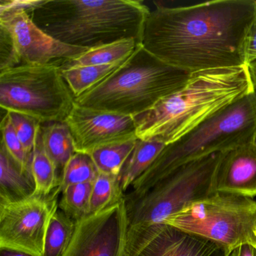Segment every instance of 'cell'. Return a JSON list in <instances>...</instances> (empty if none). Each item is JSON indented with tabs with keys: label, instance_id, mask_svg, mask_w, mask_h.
<instances>
[{
	"label": "cell",
	"instance_id": "cell-1",
	"mask_svg": "<svg viewBox=\"0 0 256 256\" xmlns=\"http://www.w3.org/2000/svg\"><path fill=\"white\" fill-rule=\"evenodd\" d=\"M256 0H216L187 6H157L140 44L175 68L193 73L244 66V46Z\"/></svg>",
	"mask_w": 256,
	"mask_h": 256
},
{
	"label": "cell",
	"instance_id": "cell-2",
	"mask_svg": "<svg viewBox=\"0 0 256 256\" xmlns=\"http://www.w3.org/2000/svg\"><path fill=\"white\" fill-rule=\"evenodd\" d=\"M254 90L247 66L193 73L180 90L133 116L136 136L170 144Z\"/></svg>",
	"mask_w": 256,
	"mask_h": 256
},
{
	"label": "cell",
	"instance_id": "cell-3",
	"mask_svg": "<svg viewBox=\"0 0 256 256\" xmlns=\"http://www.w3.org/2000/svg\"><path fill=\"white\" fill-rule=\"evenodd\" d=\"M150 13L139 0H46L30 16L55 40L90 50L125 40L140 44Z\"/></svg>",
	"mask_w": 256,
	"mask_h": 256
},
{
	"label": "cell",
	"instance_id": "cell-4",
	"mask_svg": "<svg viewBox=\"0 0 256 256\" xmlns=\"http://www.w3.org/2000/svg\"><path fill=\"white\" fill-rule=\"evenodd\" d=\"M256 131V90L166 145L150 167L132 184L126 200L143 196L182 164L252 144Z\"/></svg>",
	"mask_w": 256,
	"mask_h": 256
},
{
	"label": "cell",
	"instance_id": "cell-5",
	"mask_svg": "<svg viewBox=\"0 0 256 256\" xmlns=\"http://www.w3.org/2000/svg\"><path fill=\"white\" fill-rule=\"evenodd\" d=\"M192 74L166 64L138 44L118 70L76 98V104L134 116L180 90Z\"/></svg>",
	"mask_w": 256,
	"mask_h": 256
},
{
	"label": "cell",
	"instance_id": "cell-6",
	"mask_svg": "<svg viewBox=\"0 0 256 256\" xmlns=\"http://www.w3.org/2000/svg\"><path fill=\"white\" fill-rule=\"evenodd\" d=\"M0 106L41 124L65 122L76 98L59 64L20 65L0 72Z\"/></svg>",
	"mask_w": 256,
	"mask_h": 256
},
{
	"label": "cell",
	"instance_id": "cell-7",
	"mask_svg": "<svg viewBox=\"0 0 256 256\" xmlns=\"http://www.w3.org/2000/svg\"><path fill=\"white\" fill-rule=\"evenodd\" d=\"M224 152L180 166L146 193L126 200L130 227L161 223L191 204L216 193V173Z\"/></svg>",
	"mask_w": 256,
	"mask_h": 256
},
{
	"label": "cell",
	"instance_id": "cell-8",
	"mask_svg": "<svg viewBox=\"0 0 256 256\" xmlns=\"http://www.w3.org/2000/svg\"><path fill=\"white\" fill-rule=\"evenodd\" d=\"M162 223L221 242L233 250L244 244L256 246V200L216 192L198 200Z\"/></svg>",
	"mask_w": 256,
	"mask_h": 256
},
{
	"label": "cell",
	"instance_id": "cell-9",
	"mask_svg": "<svg viewBox=\"0 0 256 256\" xmlns=\"http://www.w3.org/2000/svg\"><path fill=\"white\" fill-rule=\"evenodd\" d=\"M60 188L49 196L34 194L14 203L0 204V248L42 256L49 222L59 206Z\"/></svg>",
	"mask_w": 256,
	"mask_h": 256
},
{
	"label": "cell",
	"instance_id": "cell-10",
	"mask_svg": "<svg viewBox=\"0 0 256 256\" xmlns=\"http://www.w3.org/2000/svg\"><path fill=\"white\" fill-rule=\"evenodd\" d=\"M128 223L125 199L76 222L64 256H128Z\"/></svg>",
	"mask_w": 256,
	"mask_h": 256
},
{
	"label": "cell",
	"instance_id": "cell-11",
	"mask_svg": "<svg viewBox=\"0 0 256 256\" xmlns=\"http://www.w3.org/2000/svg\"><path fill=\"white\" fill-rule=\"evenodd\" d=\"M128 250V256H229L232 248L161 222L130 227Z\"/></svg>",
	"mask_w": 256,
	"mask_h": 256
},
{
	"label": "cell",
	"instance_id": "cell-12",
	"mask_svg": "<svg viewBox=\"0 0 256 256\" xmlns=\"http://www.w3.org/2000/svg\"><path fill=\"white\" fill-rule=\"evenodd\" d=\"M0 26L12 40L22 65H46L72 60L88 49L68 46L40 29L24 10L0 13Z\"/></svg>",
	"mask_w": 256,
	"mask_h": 256
},
{
	"label": "cell",
	"instance_id": "cell-13",
	"mask_svg": "<svg viewBox=\"0 0 256 256\" xmlns=\"http://www.w3.org/2000/svg\"><path fill=\"white\" fill-rule=\"evenodd\" d=\"M76 152L90 154L104 146L124 143L136 136L133 116L76 104L66 120Z\"/></svg>",
	"mask_w": 256,
	"mask_h": 256
},
{
	"label": "cell",
	"instance_id": "cell-14",
	"mask_svg": "<svg viewBox=\"0 0 256 256\" xmlns=\"http://www.w3.org/2000/svg\"><path fill=\"white\" fill-rule=\"evenodd\" d=\"M217 192L256 196V148L252 144L226 151L215 178Z\"/></svg>",
	"mask_w": 256,
	"mask_h": 256
},
{
	"label": "cell",
	"instance_id": "cell-15",
	"mask_svg": "<svg viewBox=\"0 0 256 256\" xmlns=\"http://www.w3.org/2000/svg\"><path fill=\"white\" fill-rule=\"evenodd\" d=\"M32 174L24 170L1 142L0 148V204L14 203L35 194Z\"/></svg>",
	"mask_w": 256,
	"mask_h": 256
},
{
	"label": "cell",
	"instance_id": "cell-16",
	"mask_svg": "<svg viewBox=\"0 0 256 256\" xmlns=\"http://www.w3.org/2000/svg\"><path fill=\"white\" fill-rule=\"evenodd\" d=\"M41 130L44 149L62 180L66 166L76 152L71 132L66 122L42 124Z\"/></svg>",
	"mask_w": 256,
	"mask_h": 256
},
{
	"label": "cell",
	"instance_id": "cell-17",
	"mask_svg": "<svg viewBox=\"0 0 256 256\" xmlns=\"http://www.w3.org/2000/svg\"><path fill=\"white\" fill-rule=\"evenodd\" d=\"M166 146V144L158 140L137 139L136 146L119 175L124 194L150 167Z\"/></svg>",
	"mask_w": 256,
	"mask_h": 256
},
{
	"label": "cell",
	"instance_id": "cell-18",
	"mask_svg": "<svg viewBox=\"0 0 256 256\" xmlns=\"http://www.w3.org/2000/svg\"><path fill=\"white\" fill-rule=\"evenodd\" d=\"M134 40H125L90 49L84 54L72 60L60 64L61 68L68 67L101 66L116 64L126 60L138 46Z\"/></svg>",
	"mask_w": 256,
	"mask_h": 256
},
{
	"label": "cell",
	"instance_id": "cell-19",
	"mask_svg": "<svg viewBox=\"0 0 256 256\" xmlns=\"http://www.w3.org/2000/svg\"><path fill=\"white\" fill-rule=\"evenodd\" d=\"M126 60L108 65L68 67L61 70L66 82L76 98L113 74Z\"/></svg>",
	"mask_w": 256,
	"mask_h": 256
},
{
	"label": "cell",
	"instance_id": "cell-20",
	"mask_svg": "<svg viewBox=\"0 0 256 256\" xmlns=\"http://www.w3.org/2000/svg\"><path fill=\"white\" fill-rule=\"evenodd\" d=\"M32 174L36 184V194L49 196L60 188L61 178L56 166L46 152L43 144L41 126L37 133L32 161Z\"/></svg>",
	"mask_w": 256,
	"mask_h": 256
},
{
	"label": "cell",
	"instance_id": "cell-21",
	"mask_svg": "<svg viewBox=\"0 0 256 256\" xmlns=\"http://www.w3.org/2000/svg\"><path fill=\"white\" fill-rule=\"evenodd\" d=\"M76 227V222L58 206L48 226L42 256H64L72 240Z\"/></svg>",
	"mask_w": 256,
	"mask_h": 256
},
{
	"label": "cell",
	"instance_id": "cell-22",
	"mask_svg": "<svg viewBox=\"0 0 256 256\" xmlns=\"http://www.w3.org/2000/svg\"><path fill=\"white\" fill-rule=\"evenodd\" d=\"M124 196L119 176L100 173L92 184L90 214L107 209L122 200Z\"/></svg>",
	"mask_w": 256,
	"mask_h": 256
},
{
	"label": "cell",
	"instance_id": "cell-23",
	"mask_svg": "<svg viewBox=\"0 0 256 256\" xmlns=\"http://www.w3.org/2000/svg\"><path fill=\"white\" fill-rule=\"evenodd\" d=\"M94 182L68 186L61 191L59 208L74 222L90 215V200Z\"/></svg>",
	"mask_w": 256,
	"mask_h": 256
},
{
	"label": "cell",
	"instance_id": "cell-24",
	"mask_svg": "<svg viewBox=\"0 0 256 256\" xmlns=\"http://www.w3.org/2000/svg\"><path fill=\"white\" fill-rule=\"evenodd\" d=\"M137 139L96 150L90 154L100 173L119 176L136 146Z\"/></svg>",
	"mask_w": 256,
	"mask_h": 256
},
{
	"label": "cell",
	"instance_id": "cell-25",
	"mask_svg": "<svg viewBox=\"0 0 256 256\" xmlns=\"http://www.w3.org/2000/svg\"><path fill=\"white\" fill-rule=\"evenodd\" d=\"M100 173L90 154L76 152L64 168L60 190L74 184L94 182Z\"/></svg>",
	"mask_w": 256,
	"mask_h": 256
},
{
	"label": "cell",
	"instance_id": "cell-26",
	"mask_svg": "<svg viewBox=\"0 0 256 256\" xmlns=\"http://www.w3.org/2000/svg\"><path fill=\"white\" fill-rule=\"evenodd\" d=\"M0 126L2 132V142L10 155L23 168L24 170L32 174V156L26 154L23 144L16 134L8 112H6Z\"/></svg>",
	"mask_w": 256,
	"mask_h": 256
},
{
	"label": "cell",
	"instance_id": "cell-27",
	"mask_svg": "<svg viewBox=\"0 0 256 256\" xmlns=\"http://www.w3.org/2000/svg\"><path fill=\"white\" fill-rule=\"evenodd\" d=\"M18 137L23 144L26 154L34 155L37 133L41 122L35 118L16 112H7Z\"/></svg>",
	"mask_w": 256,
	"mask_h": 256
},
{
	"label": "cell",
	"instance_id": "cell-28",
	"mask_svg": "<svg viewBox=\"0 0 256 256\" xmlns=\"http://www.w3.org/2000/svg\"><path fill=\"white\" fill-rule=\"evenodd\" d=\"M22 65L12 40L4 28L0 26V72Z\"/></svg>",
	"mask_w": 256,
	"mask_h": 256
},
{
	"label": "cell",
	"instance_id": "cell-29",
	"mask_svg": "<svg viewBox=\"0 0 256 256\" xmlns=\"http://www.w3.org/2000/svg\"><path fill=\"white\" fill-rule=\"evenodd\" d=\"M244 62L246 66L256 61V16L252 22L245 37L244 46Z\"/></svg>",
	"mask_w": 256,
	"mask_h": 256
},
{
	"label": "cell",
	"instance_id": "cell-30",
	"mask_svg": "<svg viewBox=\"0 0 256 256\" xmlns=\"http://www.w3.org/2000/svg\"><path fill=\"white\" fill-rule=\"evenodd\" d=\"M46 0H1L0 1V13L12 10H24L28 13L35 10L44 4Z\"/></svg>",
	"mask_w": 256,
	"mask_h": 256
},
{
	"label": "cell",
	"instance_id": "cell-31",
	"mask_svg": "<svg viewBox=\"0 0 256 256\" xmlns=\"http://www.w3.org/2000/svg\"><path fill=\"white\" fill-rule=\"evenodd\" d=\"M229 256H256V246L251 244H241L234 248Z\"/></svg>",
	"mask_w": 256,
	"mask_h": 256
},
{
	"label": "cell",
	"instance_id": "cell-32",
	"mask_svg": "<svg viewBox=\"0 0 256 256\" xmlns=\"http://www.w3.org/2000/svg\"><path fill=\"white\" fill-rule=\"evenodd\" d=\"M0 256H34L23 252L16 250H8V248H0Z\"/></svg>",
	"mask_w": 256,
	"mask_h": 256
},
{
	"label": "cell",
	"instance_id": "cell-33",
	"mask_svg": "<svg viewBox=\"0 0 256 256\" xmlns=\"http://www.w3.org/2000/svg\"><path fill=\"white\" fill-rule=\"evenodd\" d=\"M254 89L256 90V61L247 66Z\"/></svg>",
	"mask_w": 256,
	"mask_h": 256
},
{
	"label": "cell",
	"instance_id": "cell-34",
	"mask_svg": "<svg viewBox=\"0 0 256 256\" xmlns=\"http://www.w3.org/2000/svg\"><path fill=\"white\" fill-rule=\"evenodd\" d=\"M252 144L256 148V131L254 132V137H253L252 142Z\"/></svg>",
	"mask_w": 256,
	"mask_h": 256
}]
</instances>
